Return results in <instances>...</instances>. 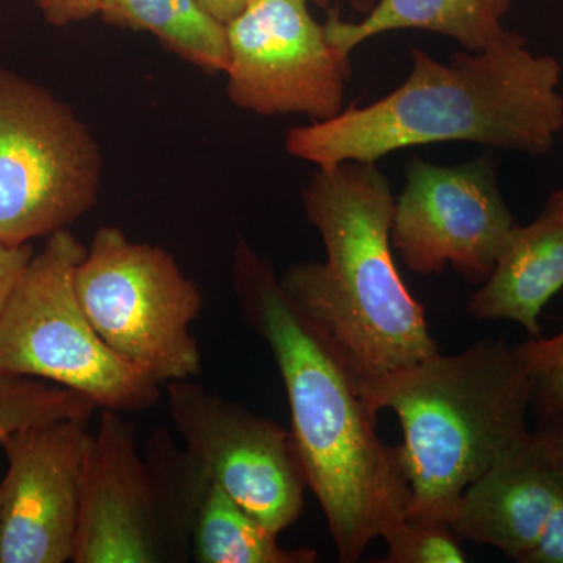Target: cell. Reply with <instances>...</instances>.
<instances>
[{"label": "cell", "instance_id": "6da1fadb", "mask_svg": "<svg viewBox=\"0 0 563 563\" xmlns=\"http://www.w3.org/2000/svg\"><path fill=\"white\" fill-rule=\"evenodd\" d=\"M233 288L247 324L268 343L291 410V437L307 488L320 503L339 561L409 517L412 490L401 446L377 433V413L331 343L307 321L266 258L239 242Z\"/></svg>", "mask_w": 563, "mask_h": 563}, {"label": "cell", "instance_id": "7a4b0ae2", "mask_svg": "<svg viewBox=\"0 0 563 563\" xmlns=\"http://www.w3.org/2000/svg\"><path fill=\"white\" fill-rule=\"evenodd\" d=\"M407 79L369 106L292 128L288 154L331 168L376 163L393 152L433 143H477L544 155L563 129L562 66L533 54L520 33L507 31L479 52H455L446 63L410 51Z\"/></svg>", "mask_w": 563, "mask_h": 563}, {"label": "cell", "instance_id": "3957f363", "mask_svg": "<svg viewBox=\"0 0 563 563\" xmlns=\"http://www.w3.org/2000/svg\"><path fill=\"white\" fill-rule=\"evenodd\" d=\"M395 201L376 163L317 168L302 202L325 261L296 263L279 277L282 290L331 343L355 384L439 352L424 309L393 258Z\"/></svg>", "mask_w": 563, "mask_h": 563}, {"label": "cell", "instance_id": "277c9868", "mask_svg": "<svg viewBox=\"0 0 563 563\" xmlns=\"http://www.w3.org/2000/svg\"><path fill=\"white\" fill-rule=\"evenodd\" d=\"M369 409L393 410L412 501L409 520L450 523L463 492L528 433L531 380L517 347L484 340L355 384Z\"/></svg>", "mask_w": 563, "mask_h": 563}, {"label": "cell", "instance_id": "5b68a950", "mask_svg": "<svg viewBox=\"0 0 563 563\" xmlns=\"http://www.w3.org/2000/svg\"><path fill=\"white\" fill-rule=\"evenodd\" d=\"M102 409L81 472L74 563H169L191 558L198 484L172 433L157 429L146 459L135 429Z\"/></svg>", "mask_w": 563, "mask_h": 563}, {"label": "cell", "instance_id": "8992f818", "mask_svg": "<svg viewBox=\"0 0 563 563\" xmlns=\"http://www.w3.org/2000/svg\"><path fill=\"white\" fill-rule=\"evenodd\" d=\"M85 252L63 229L33 254L0 318V372L68 388L99 409H152L161 385L111 350L81 306L76 272Z\"/></svg>", "mask_w": 563, "mask_h": 563}, {"label": "cell", "instance_id": "52a82bcc", "mask_svg": "<svg viewBox=\"0 0 563 563\" xmlns=\"http://www.w3.org/2000/svg\"><path fill=\"white\" fill-rule=\"evenodd\" d=\"M76 288L103 342L155 384L201 374L191 325L203 295L169 252L103 225L77 266Z\"/></svg>", "mask_w": 563, "mask_h": 563}, {"label": "cell", "instance_id": "ba28073f", "mask_svg": "<svg viewBox=\"0 0 563 563\" xmlns=\"http://www.w3.org/2000/svg\"><path fill=\"white\" fill-rule=\"evenodd\" d=\"M102 169L98 141L70 107L0 68V244L68 229L98 202Z\"/></svg>", "mask_w": 563, "mask_h": 563}, {"label": "cell", "instance_id": "9c48e42d", "mask_svg": "<svg viewBox=\"0 0 563 563\" xmlns=\"http://www.w3.org/2000/svg\"><path fill=\"white\" fill-rule=\"evenodd\" d=\"M329 0H254L225 25L229 99L261 117L299 113L314 122L343 110L351 57L329 43L309 3Z\"/></svg>", "mask_w": 563, "mask_h": 563}, {"label": "cell", "instance_id": "30bf717a", "mask_svg": "<svg viewBox=\"0 0 563 563\" xmlns=\"http://www.w3.org/2000/svg\"><path fill=\"white\" fill-rule=\"evenodd\" d=\"M166 395L185 450L218 487L276 536L298 521L307 483L290 431L192 379Z\"/></svg>", "mask_w": 563, "mask_h": 563}, {"label": "cell", "instance_id": "8fae6325", "mask_svg": "<svg viewBox=\"0 0 563 563\" xmlns=\"http://www.w3.org/2000/svg\"><path fill=\"white\" fill-rule=\"evenodd\" d=\"M517 224L487 161L440 166L413 158L395 201L391 244L420 276L453 266L484 284Z\"/></svg>", "mask_w": 563, "mask_h": 563}, {"label": "cell", "instance_id": "7c38bea8", "mask_svg": "<svg viewBox=\"0 0 563 563\" xmlns=\"http://www.w3.org/2000/svg\"><path fill=\"white\" fill-rule=\"evenodd\" d=\"M88 422L25 426L0 443V563L73 562Z\"/></svg>", "mask_w": 563, "mask_h": 563}, {"label": "cell", "instance_id": "4fadbf2b", "mask_svg": "<svg viewBox=\"0 0 563 563\" xmlns=\"http://www.w3.org/2000/svg\"><path fill=\"white\" fill-rule=\"evenodd\" d=\"M563 473L542 433L529 431L461 496L450 528L523 561L553 512Z\"/></svg>", "mask_w": 563, "mask_h": 563}, {"label": "cell", "instance_id": "5bb4252c", "mask_svg": "<svg viewBox=\"0 0 563 563\" xmlns=\"http://www.w3.org/2000/svg\"><path fill=\"white\" fill-rule=\"evenodd\" d=\"M563 288V188L551 192L528 225H515L468 310L476 320L518 322L542 335L540 314Z\"/></svg>", "mask_w": 563, "mask_h": 563}, {"label": "cell", "instance_id": "9a60e30c", "mask_svg": "<svg viewBox=\"0 0 563 563\" xmlns=\"http://www.w3.org/2000/svg\"><path fill=\"white\" fill-rule=\"evenodd\" d=\"M510 0H379L361 21L331 13L325 22L329 43L344 57L361 44L396 31H428L453 38L463 49H487L506 35L503 21Z\"/></svg>", "mask_w": 563, "mask_h": 563}, {"label": "cell", "instance_id": "2e32d148", "mask_svg": "<svg viewBox=\"0 0 563 563\" xmlns=\"http://www.w3.org/2000/svg\"><path fill=\"white\" fill-rule=\"evenodd\" d=\"M99 16L117 27L151 32L166 49L206 73L228 69L225 25L198 0H102Z\"/></svg>", "mask_w": 563, "mask_h": 563}, {"label": "cell", "instance_id": "e0dca14e", "mask_svg": "<svg viewBox=\"0 0 563 563\" xmlns=\"http://www.w3.org/2000/svg\"><path fill=\"white\" fill-rule=\"evenodd\" d=\"M276 533L255 520L213 481L203 488L191 529V558L198 563H314L310 548L280 547Z\"/></svg>", "mask_w": 563, "mask_h": 563}, {"label": "cell", "instance_id": "ac0fdd59", "mask_svg": "<svg viewBox=\"0 0 563 563\" xmlns=\"http://www.w3.org/2000/svg\"><path fill=\"white\" fill-rule=\"evenodd\" d=\"M96 409L95 402L68 388L0 372V443L25 426L57 420L90 422Z\"/></svg>", "mask_w": 563, "mask_h": 563}, {"label": "cell", "instance_id": "d6986e66", "mask_svg": "<svg viewBox=\"0 0 563 563\" xmlns=\"http://www.w3.org/2000/svg\"><path fill=\"white\" fill-rule=\"evenodd\" d=\"M515 347L531 380V409L537 422L563 417V317L553 336H531Z\"/></svg>", "mask_w": 563, "mask_h": 563}, {"label": "cell", "instance_id": "ffe728a7", "mask_svg": "<svg viewBox=\"0 0 563 563\" xmlns=\"http://www.w3.org/2000/svg\"><path fill=\"white\" fill-rule=\"evenodd\" d=\"M385 563H462L466 555L450 525L420 523L409 518L384 533Z\"/></svg>", "mask_w": 563, "mask_h": 563}, {"label": "cell", "instance_id": "44dd1931", "mask_svg": "<svg viewBox=\"0 0 563 563\" xmlns=\"http://www.w3.org/2000/svg\"><path fill=\"white\" fill-rule=\"evenodd\" d=\"M521 563H563V484L539 540Z\"/></svg>", "mask_w": 563, "mask_h": 563}, {"label": "cell", "instance_id": "7402d4cb", "mask_svg": "<svg viewBox=\"0 0 563 563\" xmlns=\"http://www.w3.org/2000/svg\"><path fill=\"white\" fill-rule=\"evenodd\" d=\"M33 250L31 243L22 246H7L0 244V318L5 312L7 303L14 287L20 282L25 266L32 261Z\"/></svg>", "mask_w": 563, "mask_h": 563}, {"label": "cell", "instance_id": "603a6c76", "mask_svg": "<svg viewBox=\"0 0 563 563\" xmlns=\"http://www.w3.org/2000/svg\"><path fill=\"white\" fill-rule=\"evenodd\" d=\"M44 20L55 27L90 20L99 14L102 0H35Z\"/></svg>", "mask_w": 563, "mask_h": 563}, {"label": "cell", "instance_id": "cb8c5ba5", "mask_svg": "<svg viewBox=\"0 0 563 563\" xmlns=\"http://www.w3.org/2000/svg\"><path fill=\"white\" fill-rule=\"evenodd\" d=\"M198 2L214 20L228 25L229 22L239 18L254 0H198Z\"/></svg>", "mask_w": 563, "mask_h": 563}, {"label": "cell", "instance_id": "d4e9b609", "mask_svg": "<svg viewBox=\"0 0 563 563\" xmlns=\"http://www.w3.org/2000/svg\"><path fill=\"white\" fill-rule=\"evenodd\" d=\"M536 431L542 433L563 473V417L537 422Z\"/></svg>", "mask_w": 563, "mask_h": 563}, {"label": "cell", "instance_id": "484cf974", "mask_svg": "<svg viewBox=\"0 0 563 563\" xmlns=\"http://www.w3.org/2000/svg\"><path fill=\"white\" fill-rule=\"evenodd\" d=\"M347 2L354 7V10L357 11V13L365 16L366 13H369V11L374 9V5H376L379 0H347Z\"/></svg>", "mask_w": 563, "mask_h": 563}, {"label": "cell", "instance_id": "4316f807", "mask_svg": "<svg viewBox=\"0 0 563 563\" xmlns=\"http://www.w3.org/2000/svg\"><path fill=\"white\" fill-rule=\"evenodd\" d=\"M0 528H2V525H0Z\"/></svg>", "mask_w": 563, "mask_h": 563}]
</instances>
